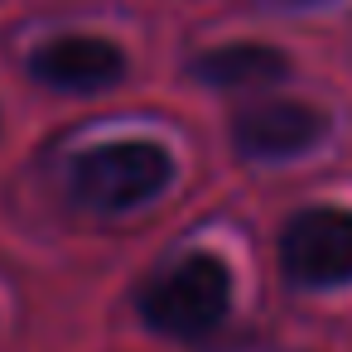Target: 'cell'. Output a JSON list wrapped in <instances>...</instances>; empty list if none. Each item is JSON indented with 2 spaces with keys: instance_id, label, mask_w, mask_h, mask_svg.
<instances>
[{
  "instance_id": "obj_6",
  "label": "cell",
  "mask_w": 352,
  "mask_h": 352,
  "mask_svg": "<svg viewBox=\"0 0 352 352\" xmlns=\"http://www.w3.org/2000/svg\"><path fill=\"white\" fill-rule=\"evenodd\" d=\"M188 73L217 92H251L289 78V58L270 44H222V49H203L188 63Z\"/></svg>"
},
{
  "instance_id": "obj_2",
  "label": "cell",
  "mask_w": 352,
  "mask_h": 352,
  "mask_svg": "<svg viewBox=\"0 0 352 352\" xmlns=\"http://www.w3.org/2000/svg\"><path fill=\"white\" fill-rule=\"evenodd\" d=\"M232 309V275L217 256H184L140 294V318L160 338H203Z\"/></svg>"
},
{
  "instance_id": "obj_1",
  "label": "cell",
  "mask_w": 352,
  "mask_h": 352,
  "mask_svg": "<svg viewBox=\"0 0 352 352\" xmlns=\"http://www.w3.org/2000/svg\"><path fill=\"white\" fill-rule=\"evenodd\" d=\"M174 184V160L155 140H111L73 160L68 188L87 212H131Z\"/></svg>"
},
{
  "instance_id": "obj_7",
  "label": "cell",
  "mask_w": 352,
  "mask_h": 352,
  "mask_svg": "<svg viewBox=\"0 0 352 352\" xmlns=\"http://www.w3.org/2000/svg\"><path fill=\"white\" fill-rule=\"evenodd\" d=\"M285 6H328V0H285Z\"/></svg>"
},
{
  "instance_id": "obj_4",
  "label": "cell",
  "mask_w": 352,
  "mask_h": 352,
  "mask_svg": "<svg viewBox=\"0 0 352 352\" xmlns=\"http://www.w3.org/2000/svg\"><path fill=\"white\" fill-rule=\"evenodd\" d=\"M328 135V116L309 102H256V107H241L232 116V145L236 155L246 160H265V164H280V160H299L309 155L318 140Z\"/></svg>"
},
{
  "instance_id": "obj_3",
  "label": "cell",
  "mask_w": 352,
  "mask_h": 352,
  "mask_svg": "<svg viewBox=\"0 0 352 352\" xmlns=\"http://www.w3.org/2000/svg\"><path fill=\"white\" fill-rule=\"evenodd\" d=\"M280 270L299 289H342L352 285V212L347 208H304L280 236Z\"/></svg>"
},
{
  "instance_id": "obj_5",
  "label": "cell",
  "mask_w": 352,
  "mask_h": 352,
  "mask_svg": "<svg viewBox=\"0 0 352 352\" xmlns=\"http://www.w3.org/2000/svg\"><path fill=\"white\" fill-rule=\"evenodd\" d=\"M30 78L54 87V92H73V97H92L107 92L116 82H126V54L107 39H49L30 54Z\"/></svg>"
}]
</instances>
